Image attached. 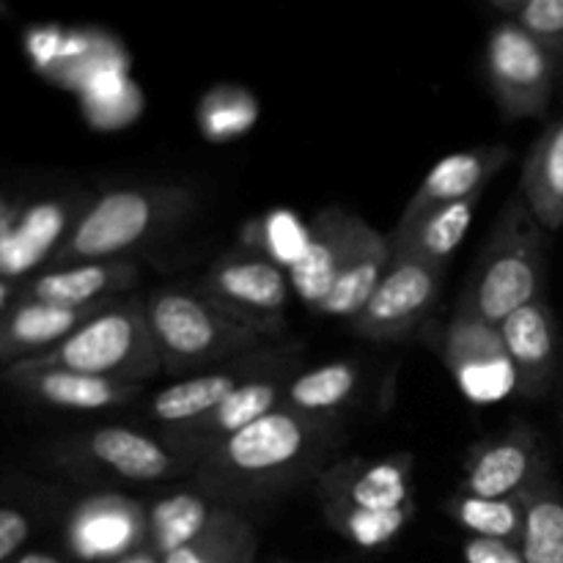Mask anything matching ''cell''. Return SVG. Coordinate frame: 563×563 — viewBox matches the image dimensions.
Returning <instances> with one entry per match:
<instances>
[{
  "instance_id": "obj_1",
  "label": "cell",
  "mask_w": 563,
  "mask_h": 563,
  "mask_svg": "<svg viewBox=\"0 0 563 563\" xmlns=\"http://www.w3.org/2000/svg\"><path fill=\"white\" fill-rule=\"evenodd\" d=\"M341 445L339 418H311L278 407L251 427L192 454L201 495L220 509L264 504L306 478L317 482L328 456Z\"/></svg>"
},
{
  "instance_id": "obj_2",
  "label": "cell",
  "mask_w": 563,
  "mask_h": 563,
  "mask_svg": "<svg viewBox=\"0 0 563 563\" xmlns=\"http://www.w3.org/2000/svg\"><path fill=\"white\" fill-rule=\"evenodd\" d=\"M416 456L333 462L317 478V498L324 520L339 537L361 550L388 548L416 517Z\"/></svg>"
},
{
  "instance_id": "obj_3",
  "label": "cell",
  "mask_w": 563,
  "mask_h": 563,
  "mask_svg": "<svg viewBox=\"0 0 563 563\" xmlns=\"http://www.w3.org/2000/svg\"><path fill=\"white\" fill-rule=\"evenodd\" d=\"M196 192L181 185L115 187L91 198L49 267L115 262L185 223L196 209Z\"/></svg>"
},
{
  "instance_id": "obj_4",
  "label": "cell",
  "mask_w": 563,
  "mask_h": 563,
  "mask_svg": "<svg viewBox=\"0 0 563 563\" xmlns=\"http://www.w3.org/2000/svg\"><path fill=\"white\" fill-rule=\"evenodd\" d=\"M544 284L548 231L537 223L522 192L515 190L489 231L456 308L500 324L522 306L544 297Z\"/></svg>"
},
{
  "instance_id": "obj_5",
  "label": "cell",
  "mask_w": 563,
  "mask_h": 563,
  "mask_svg": "<svg viewBox=\"0 0 563 563\" xmlns=\"http://www.w3.org/2000/svg\"><path fill=\"white\" fill-rule=\"evenodd\" d=\"M143 311L163 361V374H185L192 368L207 372L269 344L225 319L192 286H159L148 291Z\"/></svg>"
},
{
  "instance_id": "obj_6",
  "label": "cell",
  "mask_w": 563,
  "mask_h": 563,
  "mask_svg": "<svg viewBox=\"0 0 563 563\" xmlns=\"http://www.w3.org/2000/svg\"><path fill=\"white\" fill-rule=\"evenodd\" d=\"M16 366L69 368L126 385H146L163 374V361L143 311V297H119L58 346Z\"/></svg>"
},
{
  "instance_id": "obj_7",
  "label": "cell",
  "mask_w": 563,
  "mask_h": 563,
  "mask_svg": "<svg viewBox=\"0 0 563 563\" xmlns=\"http://www.w3.org/2000/svg\"><path fill=\"white\" fill-rule=\"evenodd\" d=\"M192 289L225 319L264 341L284 333L286 308L295 291L280 264L245 245L214 258Z\"/></svg>"
},
{
  "instance_id": "obj_8",
  "label": "cell",
  "mask_w": 563,
  "mask_h": 563,
  "mask_svg": "<svg viewBox=\"0 0 563 563\" xmlns=\"http://www.w3.org/2000/svg\"><path fill=\"white\" fill-rule=\"evenodd\" d=\"M53 465L126 484H154L192 473V462L165 438L130 427H99L49 443Z\"/></svg>"
},
{
  "instance_id": "obj_9",
  "label": "cell",
  "mask_w": 563,
  "mask_h": 563,
  "mask_svg": "<svg viewBox=\"0 0 563 563\" xmlns=\"http://www.w3.org/2000/svg\"><path fill=\"white\" fill-rule=\"evenodd\" d=\"M489 93L506 121L542 119L563 88V66L531 33L500 16L484 47Z\"/></svg>"
},
{
  "instance_id": "obj_10",
  "label": "cell",
  "mask_w": 563,
  "mask_h": 563,
  "mask_svg": "<svg viewBox=\"0 0 563 563\" xmlns=\"http://www.w3.org/2000/svg\"><path fill=\"white\" fill-rule=\"evenodd\" d=\"M445 267L410 251H390V264L366 306L352 319V335L366 341H405L427 324L443 295Z\"/></svg>"
},
{
  "instance_id": "obj_11",
  "label": "cell",
  "mask_w": 563,
  "mask_h": 563,
  "mask_svg": "<svg viewBox=\"0 0 563 563\" xmlns=\"http://www.w3.org/2000/svg\"><path fill=\"white\" fill-rule=\"evenodd\" d=\"M300 344H267L229 363L179 379L146 399V416L163 429H179L209 416L229 396L267 374L300 372Z\"/></svg>"
},
{
  "instance_id": "obj_12",
  "label": "cell",
  "mask_w": 563,
  "mask_h": 563,
  "mask_svg": "<svg viewBox=\"0 0 563 563\" xmlns=\"http://www.w3.org/2000/svg\"><path fill=\"white\" fill-rule=\"evenodd\" d=\"M438 355L454 374L456 388L476 405H493L517 390L515 368L506 355L498 324L456 308L438 335Z\"/></svg>"
},
{
  "instance_id": "obj_13",
  "label": "cell",
  "mask_w": 563,
  "mask_h": 563,
  "mask_svg": "<svg viewBox=\"0 0 563 563\" xmlns=\"http://www.w3.org/2000/svg\"><path fill=\"white\" fill-rule=\"evenodd\" d=\"M550 476L542 434L528 423H515L504 434L473 445L456 489L478 498H511L531 493Z\"/></svg>"
},
{
  "instance_id": "obj_14",
  "label": "cell",
  "mask_w": 563,
  "mask_h": 563,
  "mask_svg": "<svg viewBox=\"0 0 563 563\" xmlns=\"http://www.w3.org/2000/svg\"><path fill=\"white\" fill-rule=\"evenodd\" d=\"M88 207L80 196L22 198L9 229L0 234V278L25 284L42 264L53 262L71 225Z\"/></svg>"
},
{
  "instance_id": "obj_15",
  "label": "cell",
  "mask_w": 563,
  "mask_h": 563,
  "mask_svg": "<svg viewBox=\"0 0 563 563\" xmlns=\"http://www.w3.org/2000/svg\"><path fill=\"white\" fill-rule=\"evenodd\" d=\"M506 355L515 368L517 394L522 399H544L561 374L559 322L548 297L528 302L498 324Z\"/></svg>"
},
{
  "instance_id": "obj_16",
  "label": "cell",
  "mask_w": 563,
  "mask_h": 563,
  "mask_svg": "<svg viewBox=\"0 0 563 563\" xmlns=\"http://www.w3.org/2000/svg\"><path fill=\"white\" fill-rule=\"evenodd\" d=\"M0 379L36 405L71 412L115 410V407L132 405L146 394L143 385L115 383V379L69 372V368L11 366L0 372Z\"/></svg>"
},
{
  "instance_id": "obj_17",
  "label": "cell",
  "mask_w": 563,
  "mask_h": 563,
  "mask_svg": "<svg viewBox=\"0 0 563 563\" xmlns=\"http://www.w3.org/2000/svg\"><path fill=\"white\" fill-rule=\"evenodd\" d=\"M146 531V509L119 495H99L71 511L66 542L93 563H113L137 553Z\"/></svg>"
},
{
  "instance_id": "obj_18",
  "label": "cell",
  "mask_w": 563,
  "mask_h": 563,
  "mask_svg": "<svg viewBox=\"0 0 563 563\" xmlns=\"http://www.w3.org/2000/svg\"><path fill=\"white\" fill-rule=\"evenodd\" d=\"M137 280H141V267L132 258L49 267L22 284L20 300L60 308L99 306V302L119 300V295L137 286Z\"/></svg>"
},
{
  "instance_id": "obj_19",
  "label": "cell",
  "mask_w": 563,
  "mask_h": 563,
  "mask_svg": "<svg viewBox=\"0 0 563 563\" xmlns=\"http://www.w3.org/2000/svg\"><path fill=\"white\" fill-rule=\"evenodd\" d=\"M295 374L297 372H280L253 379L245 388L236 390L234 396H229L223 405L214 407L209 416L198 418V421L187 423V427L165 429L163 438L192 462V454H196V451L207 449V445L218 443V440L251 427L253 421L264 418L267 412L284 407L286 385H289V379L295 377Z\"/></svg>"
},
{
  "instance_id": "obj_20",
  "label": "cell",
  "mask_w": 563,
  "mask_h": 563,
  "mask_svg": "<svg viewBox=\"0 0 563 563\" xmlns=\"http://www.w3.org/2000/svg\"><path fill=\"white\" fill-rule=\"evenodd\" d=\"M509 146H476L449 154L423 176L418 190L407 201L399 223H410V220H418L421 214L445 207V203L478 198L484 187L509 165Z\"/></svg>"
},
{
  "instance_id": "obj_21",
  "label": "cell",
  "mask_w": 563,
  "mask_h": 563,
  "mask_svg": "<svg viewBox=\"0 0 563 563\" xmlns=\"http://www.w3.org/2000/svg\"><path fill=\"white\" fill-rule=\"evenodd\" d=\"M110 302L113 300L86 308H60L47 306V302L16 300L0 317V372L16 366V363L33 361L58 346L82 322L104 311Z\"/></svg>"
},
{
  "instance_id": "obj_22",
  "label": "cell",
  "mask_w": 563,
  "mask_h": 563,
  "mask_svg": "<svg viewBox=\"0 0 563 563\" xmlns=\"http://www.w3.org/2000/svg\"><path fill=\"white\" fill-rule=\"evenodd\" d=\"M357 214L344 212L341 207H328L308 223V242L300 258L289 269V280L295 295L317 311L328 297L341 262L350 251L355 234Z\"/></svg>"
},
{
  "instance_id": "obj_23",
  "label": "cell",
  "mask_w": 563,
  "mask_h": 563,
  "mask_svg": "<svg viewBox=\"0 0 563 563\" xmlns=\"http://www.w3.org/2000/svg\"><path fill=\"white\" fill-rule=\"evenodd\" d=\"M388 264V236L379 234L377 229H372L363 218H357L350 251H346L344 262H341L339 267V275H335L333 286H330L328 297H324L322 306L317 308V313L352 322V319L357 317V311L368 302V297L374 295V289L379 286Z\"/></svg>"
},
{
  "instance_id": "obj_24",
  "label": "cell",
  "mask_w": 563,
  "mask_h": 563,
  "mask_svg": "<svg viewBox=\"0 0 563 563\" xmlns=\"http://www.w3.org/2000/svg\"><path fill=\"white\" fill-rule=\"evenodd\" d=\"M528 209L544 231L563 225V119L553 121L528 148L520 187Z\"/></svg>"
},
{
  "instance_id": "obj_25",
  "label": "cell",
  "mask_w": 563,
  "mask_h": 563,
  "mask_svg": "<svg viewBox=\"0 0 563 563\" xmlns=\"http://www.w3.org/2000/svg\"><path fill=\"white\" fill-rule=\"evenodd\" d=\"M478 201L482 196L445 203L410 223H396V229L388 234L390 251H410L438 267H449V258L467 236Z\"/></svg>"
},
{
  "instance_id": "obj_26",
  "label": "cell",
  "mask_w": 563,
  "mask_h": 563,
  "mask_svg": "<svg viewBox=\"0 0 563 563\" xmlns=\"http://www.w3.org/2000/svg\"><path fill=\"white\" fill-rule=\"evenodd\" d=\"M361 366L355 361H333L297 372L284 394V407L311 418H341L361 388Z\"/></svg>"
},
{
  "instance_id": "obj_27",
  "label": "cell",
  "mask_w": 563,
  "mask_h": 563,
  "mask_svg": "<svg viewBox=\"0 0 563 563\" xmlns=\"http://www.w3.org/2000/svg\"><path fill=\"white\" fill-rule=\"evenodd\" d=\"M220 506L209 504L201 493H176L157 500L152 509H146V531H143V553L154 559H168L170 553L190 544Z\"/></svg>"
},
{
  "instance_id": "obj_28",
  "label": "cell",
  "mask_w": 563,
  "mask_h": 563,
  "mask_svg": "<svg viewBox=\"0 0 563 563\" xmlns=\"http://www.w3.org/2000/svg\"><path fill=\"white\" fill-rule=\"evenodd\" d=\"M528 495V493H526ZM526 495L511 498H478L456 489L445 498L443 511L471 533V539H487V542L520 544L522 526H526Z\"/></svg>"
},
{
  "instance_id": "obj_29",
  "label": "cell",
  "mask_w": 563,
  "mask_h": 563,
  "mask_svg": "<svg viewBox=\"0 0 563 563\" xmlns=\"http://www.w3.org/2000/svg\"><path fill=\"white\" fill-rule=\"evenodd\" d=\"M258 539L236 509H218L209 526L163 563H256Z\"/></svg>"
},
{
  "instance_id": "obj_30",
  "label": "cell",
  "mask_w": 563,
  "mask_h": 563,
  "mask_svg": "<svg viewBox=\"0 0 563 563\" xmlns=\"http://www.w3.org/2000/svg\"><path fill=\"white\" fill-rule=\"evenodd\" d=\"M517 550L526 563H563V489L553 476L526 495V526Z\"/></svg>"
},
{
  "instance_id": "obj_31",
  "label": "cell",
  "mask_w": 563,
  "mask_h": 563,
  "mask_svg": "<svg viewBox=\"0 0 563 563\" xmlns=\"http://www.w3.org/2000/svg\"><path fill=\"white\" fill-rule=\"evenodd\" d=\"M493 9L531 33L563 66V0H493Z\"/></svg>"
},
{
  "instance_id": "obj_32",
  "label": "cell",
  "mask_w": 563,
  "mask_h": 563,
  "mask_svg": "<svg viewBox=\"0 0 563 563\" xmlns=\"http://www.w3.org/2000/svg\"><path fill=\"white\" fill-rule=\"evenodd\" d=\"M36 509L14 500L0 504V563H11L16 555L25 553V544L36 533Z\"/></svg>"
},
{
  "instance_id": "obj_33",
  "label": "cell",
  "mask_w": 563,
  "mask_h": 563,
  "mask_svg": "<svg viewBox=\"0 0 563 563\" xmlns=\"http://www.w3.org/2000/svg\"><path fill=\"white\" fill-rule=\"evenodd\" d=\"M462 555L465 563H526L515 544L487 542V539H467Z\"/></svg>"
},
{
  "instance_id": "obj_34",
  "label": "cell",
  "mask_w": 563,
  "mask_h": 563,
  "mask_svg": "<svg viewBox=\"0 0 563 563\" xmlns=\"http://www.w3.org/2000/svg\"><path fill=\"white\" fill-rule=\"evenodd\" d=\"M20 295H22V284L0 278V317H3V313L9 311L16 300H20Z\"/></svg>"
},
{
  "instance_id": "obj_35",
  "label": "cell",
  "mask_w": 563,
  "mask_h": 563,
  "mask_svg": "<svg viewBox=\"0 0 563 563\" xmlns=\"http://www.w3.org/2000/svg\"><path fill=\"white\" fill-rule=\"evenodd\" d=\"M20 203H22V198H14V196H5V192H0V234L9 229L11 218L16 214Z\"/></svg>"
},
{
  "instance_id": "obj_36",
  "label": "cell",
  "mask_w": 563,
  "mask_h": 563,
  "mask_svg": "<svg viewBox=\"0 0 563 563\" xmlns=\"http://www.w3.org/2000/svg\"><path fill=\"white\" fill-rule=\"evenodd\" d=\"M11 563H69V561H64L55 553H47V550H25V553L16 555Z\"/></svg>"
},
{
  "instance_id": "obj_37",
  "label": "cell",
  "mask_w": 563,
  "mask_h": 563,
  "mask_svg": "<svg viewBox=\"0 0 563 563\" xmlns=\"http://www.w3.org/2000/svg\"><path fill=\"white\" fill-rule=\"evenodd\" d=\"M113 563H163V561H159V559H154V555H148V553H143V550H137V553L126 555V559H121V561H113Z\"/></svg>"
},
{
  "instance_id": "obj_38",
  "label": "cell",
  "mask_w": 563,
  "mask_h": 563,
  "mask_svg": "<svg viewBox=\"0 0 563 563\" xmlns=\"http://www.w3.org/2000/svg\"><path fill=\"white\" fill-rule=\"evenodd\" d=\"M11 14V9L5 3H0V16H9Z\"/></svg>"
},
{
  "instance_id": "obj_39",
  "label": "cell",
  "mask_w": 563,
  "mask_h": 563,
  "mask_svg": "<svg viewBox=\"0 0 563 563\" xmlns=\"http://www.w3.org/2000/svg\"><path fill=\"white\" fill-rule=\"evenodd\" d=\"M561 372H563V352H561Z\"/></svg>"
}]
</instances>
